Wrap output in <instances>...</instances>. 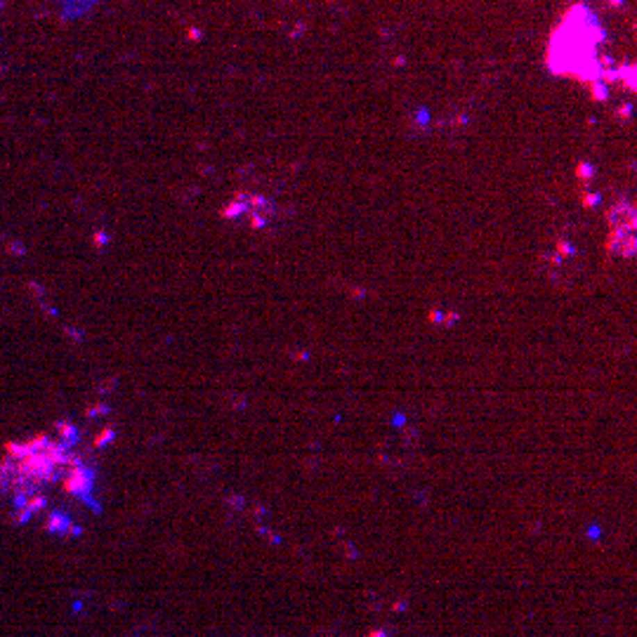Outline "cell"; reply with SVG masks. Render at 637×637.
<instances>
[{"label": "cell", "mask_w": 637, "mask_h": 637, "mask_svg": "<svg viewBox=\"0 0 637 637\" xmlns=\"http://www.w3.org/2000/svg\"><path fill=\"white\" fill-rule=\"evenodd\" d=\"M3 10H5V3H3V0H0V15H3Z\"/></svg>", "instance_id": "6da1fadb"}]
</instances>
